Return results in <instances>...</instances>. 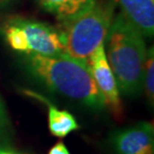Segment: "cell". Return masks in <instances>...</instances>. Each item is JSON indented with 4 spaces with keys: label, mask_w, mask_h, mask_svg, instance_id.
I'll return each mask as SVG.
<instances>
[{
    "label": "cell",
    "mask_w": 154,
    "mask_h": 154,
    "mask_svg": "<svg viewBox=\"0 0 154 154\" xmlns=\"http://www.w3.org/2000/svg\"><path fill=\"white\" fill-rule=\"evenodd\" d=\"M140 29L121 11L113 16L104 48L119 91L137 96L143 90L146 45Z\"/></svg>",
    "instance_id": "obj_2"
},
{
    "label": "cell",
    "mask_w": 154,
    "mask_h": 154,
    "mask_svg": "<svg viewBox=\"0 0 154 154\" xmlns=\"http://www.w3.org/2000/svg\"><path fill=\"white\" fill-rule=\"evenodd\" d=\"M6 1H8V0H0V4H2V3H5Z\"/></svg>",
    "instance_id": "obj_14"
},
{
    "label": "cell",
    "mask_w": 154,
    "mask_h": 154,
    "mask_svg": "<svg viewBox=\"0 0 154 154\" xmlns=\"http://www.w3.org/2000/svg\"><path fill=\"white\" fill-rule=\"evenodd\" d=\"M92 0H38L46 11L54 14L58 19L64 20L76 14Z\"/></svg>",
    "instance_id": "obj_9"
},
{
    "label": "cell",
    "mask_w": 154,
    "mask_h": 154,
    "mask_svg": "<svg viewBox=\"0 0 154 154\" xmlns=\"http://www.w3.org/2000/svg\"><path fill=\"white\" fill-rule=\"evenodd\" d=\"M22 91L27 96L40 101L47 107L48 128L53 136L58 138H64L80 128L76 118L67 110L59 109L48 98L43 96L42 94L38 93V92L30 90V89H23Z\"/></svg>",
    "instance_id": "obj_7"
},
{
    "label": "cell",
    "mask_w": 154,
    "mask_h": 154,
    "mask_svg": "<svg viewBox=\"0 0 154 154\" xmlns=\"http://www.w3.org/2000/svg\"><path fill=\"white\" fill-rule=\"evenodd\" d=\"M153 47L147 49L143 74V90L149 105L154 103V52Z\"/></svg>",
    "instance_id": "obj_10"
},
{
    "label": "cell",
    "mask_w": 154,
    "mask_h": 154,
    "mask_svg": "<svg viewBox=\"0 0 154 154\" xmlns=\"http://www.w3.org/2000/svg\"><path fill=\"white\" fill-rule=\"evenodd\" d=\"M113 4L106 0H92L87 6L67 19L61 20L59 31L64 52L88 63L89 58L104 44L113 19Z\"/></svg>",
    "instance_id": "obj_3"
},
{
    "label": "cell",
    "mask_w": 154,
    "mask_h": 154,
    "mask_svg": "<svg viewBox=\"0 0 154 154\" xmlns=\"http://www.w3.org/2000/svg\"><path fill=\"white\" fill-rule=\"evenodd\" d=\"M122 12L142 34L152 37L154 33V0H117Z\"/></svg>",
    "instance_id": "obj_8"
},
{
    "label": "cell",
    "mask_w": 154,
    "mask_h": 154,
    "mask_svg": "<svg viewBox=\"0 0 154 154\" xmlns=\"http://www.w3.org/2000/svg\"><path fill=\"white\" fill-rule=\"evenodd\" d=\"M47 154H71L69 152L67 146L62 141H58L49 149Z\"/></svg>",
    "instance_id": "obj_12"
},
{
    "label": "cell",
    "mask_w": 154,
    "mask_h": 154,
    "mask_svg": "<svg viewBox=\"0 0 154 154\" xmlns=\"http://www.w3.org/2000/svg\"><path fill=\"white\" fill-rule=\"evenodd\" d=\"M1 32L9 47L20 54L54 56L64 53L58 29L40 21L13 18L4 23Z\"/></svg>",
    "instance_id": "obj_4"
},
{
    "label": "cell",
    "mask_w": 154,
    "mask_h": 154,
    "mask_svg": "<svg viewBox=\"0 0 154 154\" xmlns=\"http://www.w3.org/2000/svg\"><path fill=\"white\" fill-rule=\"evenodd\" d=\"M88 64L92 78L105 101L106 108H108L110 112L119 119L123 112L120 91L115 76L107 61L104 44L100 45L94 51L89 58Z\"/></svg>",
    "instance_id": "obj_5"
},
{
    "label": "cell",
    "mask_w": 154,
    "mask_h": 154,
    "mask_svg": "<svg viewBox=\"0 0 154 154\" xmlns=\"http://www.w3.org/2000/svg\"><path fill=\"white\" fill-rule=\"evenodd\" d=\"M21 55L26 71L48 90L94 111H103L106 108L87 62L69 56L65 52L54 56Z\"/></svg>",
    "instance_id": "obj_1"
},
{
    "label": "cell",
    "mask_w": 154,
    "mask_h": 154,
    "mask_svg": "<svg viewBox=\"0 0 154 154\" xmlns=\"http://www.w3.org/2000/svg\"><path fill=\"white\" fill-rule=\"evenodd\" d=\"M115 154H154V127L151 122L140 121L120 128L109 135Z\"/></svg>",
    "instance_id": "obj_6"
},
{
    "label": "cell",
    "mask_w": 154,
    "mask_h": 154,
    "mask_svg": "<svg viewBox=\"0 0 154 154\" xmlns=\"http://www.w3.org/2000/svg\"><path fill=\"white\" fill-rule=\"evenodd\" d=\"M12 135H13V126L4 101L0 96V141L8 142L11 139Z\"/></svg>",
    "instance_id": "obj_11"
},
{
    "label": "cell",
    "mask_w": 154,
    "mask_h": 154,
    "mask_svg": "<svg viewBox=\"0 0 154 154\" xmlns=\"http://www.w3.org/2000/svg\"><path fill=\"white\" fill-rule=\"evenodd\" d=\"M0 154H22L21 152L17 151L8 144V142H3L0 141Z\"/></svg>",
    "instance_id": "obj_13"
}]
</instances>
